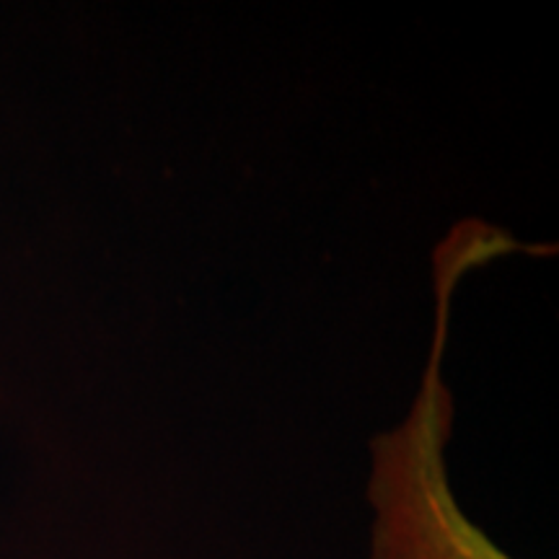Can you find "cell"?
Here are the masks:
<instances>
[{"instance_id": "obj_1", "label": "cell", "mask_w": 559, "mask_h": 559, "mask_svg": "<svg viewBox=\"0 0 559 559\" xmlns=\"http://www.w3.org/2000/svg\"><path fill=\"white\" fill-rule=\"evenodd\" d=\"M438 438L432 407H423L419 423L381 449L379 559H506L459 515L443 485Z\"/></svg>"}]
</instances>
